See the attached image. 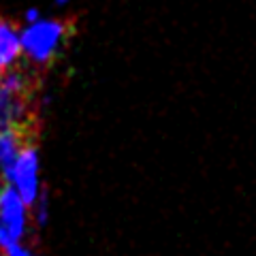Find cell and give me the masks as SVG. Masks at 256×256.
<instances>
[{"label": "cell", "mask_w": 256, "mask_h": 256, "mask_svg": "<svg viewBox=\"0 0 256 256\" xmlns=\"http://www.w3.org/2000/svg\"><path fill=\"white\" fill-rule=\"evenodd\" d=\"M6 182L18 190L28 207L36 203V198L41 196V184H38V154L32 146H24L20 150L11 171L6 173Z\"/></svg>", "instance_id": "2"}, {"label": "cell", "mask_w": 256, "mask_h": 256, "mask_svg": "<svg viewBox=\"0 0 256 256\" xmlns=\"http://www.w3.org/2000/svg\"><path fill=\"white\" fill-rule=\"evenodd\" d=\"M22 54V43H20V34L15 32L11 24H6L0 20V70L11 68L15 60Z\"/></svg>", "instance_id": "4"}, {"label": "cell", "mask_w": 256, "mask_h": 256, "mask_svg": "<svg viewBox=\"0 0 256 256\" xmlns=\"http://www.w3.org/2000/svg\"><path fill=\"white\" fill-rule=\"evenodd\" d=\"M26 203L11 184L0 188V224L6 228L11 239L20 242L26 233Z\"/></svg>", "instance_id": "3"}, {"label": "cell", "mask_w": 256, "mask_h": 256, "mask_svg": "<svg viewBox=\"0 0 256 256\" xmlns=\"http://www.w3.org/2000/svg\"><path fill=\"white\" fill-rule=\"evenodd\" d=\"M2 250H4V254H6V256H34L30 250H26V248H24L20 242H11V244H6V246L2 248Z\"/></svg>", "instance_id": "5"}, {"label": "cell", "mask_w": 256, "mask_h": 256, "mask_svg": "<svg viewBox=\"0 0 256 256\" xmlns=\"http://www.w3.org/2000/svg\"><path fill=\"white\" fill-rule=\"evenodd\" d=\"M66 38V24L52 20H34L20 36L22 52L30 56V60L38 64L52 62L58 54L62 41Z\"/></svg>", "instance_id": "1"}]
</instances>
